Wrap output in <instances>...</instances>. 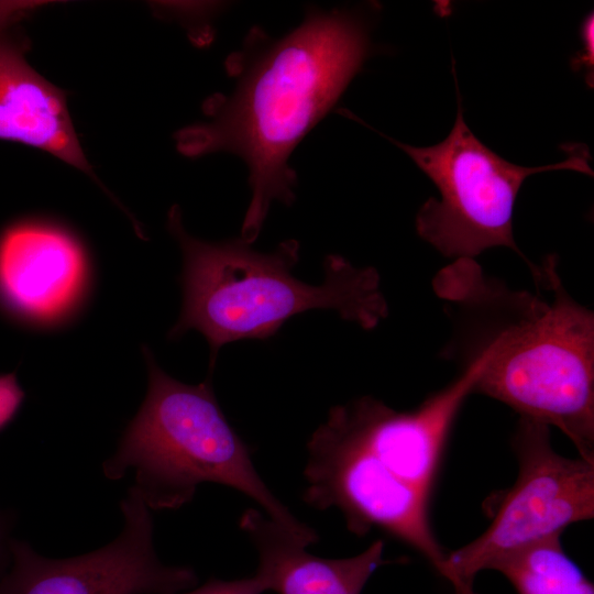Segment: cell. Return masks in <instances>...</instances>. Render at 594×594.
Listing matches in <instances>:
<instances>
[{"instance_id":"1","label":"cell","mask_w":594,"mask_h":594,"mask_svg":"<svg viewBox=\"0 0 594 594\" xmlns=\"http://www.w3.org/2000/svg\"><path fill=\"white\" fill-rule=\"evenodd\" d=\"M531 272L534 292L474 258L440 270L432 286L453 326L444 353L474 371L473 392L558 428L594 462V314L565 290L553 255Z\"/></svg>"},{"instance_id":"2","label":"cell","mask_w":594,"mask_h":594,"mask_svg":"<svg viewBox=\"0 0 594 594\" xmlns=\"http://www.w3.org/2000/svg\"><path fill=\"white\" fill-rule=\"evenodd\" d=\"M369 51V23L358 10L308 7L301 23L279 38L254 26L226 59L233 89L205 102L208 121L176 133L186 156L227 152L245 162L252 195L240 238L246 243L260 235L274 201H295L289 157L338 102Z\"/></svg>"},{"instance_id":"3","label":"cell","mask_w":594,"mask_h":594,"mask_svg":"<svg viewBox=\"0 0 594 594\" xmlns=\"http://www.w3.org/2000/svg\"><path fill=\"white\" fill-rule=\"evenodd\" d=\"M169 232L183 252V307L168 337L197 330L210 346V370L227 343L274 336L289 318L311 309H330L364 329L375 328L388 314L375 268L355 267L330 254L324 280L310 285L292 271L299 261L297 240L262 253L241 238L212 243L187 233L180 209L170 208Z\"/></svg>"},{"instance_id":"4","label":"cell","mask_w":594,"mask_h":594,"mask_svg":"<svg viewBox=\"0 0 594 594\" xmlns=\"http://www.w3.org/2000/svg\"><path fill=\"white\" fill-rule=\"evenodd\" d=\"M145 398L119 444L102 463L112 481L131 476L133 490L151 510L178 509L199 485L215 483L253 499L263 513L309 544L317 531L296 518L256 471L248 446L224 417L211 375L190 385L165 373L147 348Z\"/></svg>"},{"instance_id":"5","label":"cell","mask_w":594,"mask_h":594,"mask_svg":"<svg viewBox=\"0 0 594 594\" xmlns=\"http://www.w3.org/2000/svg\"><path fill=\"white\" fill-rule=\"evenodd\" d=\"M406 152L437 186L440 198H430L416 217L418 234L441 254L474 258L481 252L506 246L518 252L513 234V210L525 179L553 169L593 175L586 148L571 150L560 163L524 167L505 161L486 147L469 129L461 103L449 135L428 147L389 139Z\"/></svg>"},{"instance_id":"6","label":"cell","mask_w":594,"mask_h":594,"mask_svg":"<svg viewBox=\"0 0 594 594\" xmlns=\"http://www.w3.org/2000/svg\"><path fill=\"white\" fill-rule=\"evenodd\" d=\"M512 447L518 475L503 494L491 525L448 552L450 570L469 594L475 593L476 574L495 558L594 518V462L559 454L550 427L528 418L519 419Z\"/></svg>"},{"instance_id":"7","label":"cell","mask_w":594,"mask_h":594,"mask_svg":"<svg viewBox=\"0 0 594 594\" xmlns=\"http://www.w3.org/2000/svg\"><path fill=\"white\" fill-rule=\"evenodd\" d=\"M307 453V504L321 510L339 509L355 536L373 528L385 531L419 552L455 594H465L432 530L429 496L398 477L330 418L311 435Z\"/></svg>"},{"instance_id":"8","label":"cell","mask_w":594,"mask_h":594,"mask_svg":"<svg viewBox=\"0 0 594 594\" xmlns=\"http://www.w3.org/2000/svg\"><path fill=\"white\" fill-rule=\"evenodd\" d=\"M120 509V534L85 554L45 558L30 543L12 538L0 594H172L196 586L191 568L158 559L152 510L133 490H128Z\"/></svg>"},{"instance_id":"9","label":"cell","mask_w":594,"mask_h":594,"mask_svg":"<svg viewBox=\"0 0 594 594\" xmlns=\"http://www.w3.org/2000/svg\"><path fill=\"white\" fill-rule=\"evenodd\" d=\"M474 384V371L463 369L459 377L411 410H396L363 396L332 407L328 417L398 477L430 497L453 424Z\"/></svg>"},{"instance_id":"10","label":"cell","mask_w":594,"mask_h":594,"mask_svg":"<svg viewBox=\"0 0 594 594\" xmlns=\"http://www.w3.org/2000/svg\"><path fill=\"white\" fill-rule=\"evenodd\" d=\"M85 278L81 246L59 229L23 223L0 239V297L25 318L47 321L64 315Z\"/></svg>"},{"instance_id":"11","label":"cell","mask_w":594,"mask_h":594,"mask_svg":"<svg viewBox=\"0 0 594 594\" xmlns=\"http://www.w3.org/2000/svg\"><path fill=\"white\" fill-rule=\"evenodd\" d=\"M15 14L0 4V140L38 147L94 175L74 132L64 94L25 59L24 40L11 30Z\"/></svg>"},{"instance_id":"12","label":"cell","mask_w":594,"mask_h":594,"mask_svg":"<svg viewBox=\"0 0 594 594\" xmlns=\"http://www.w3.org/2000/svg\"><path fill=\"white\" fill-rule=\"evenodd\" d=\"M258 554L257 573L266 592L277 594H361L371 575L386 560L384 541L374 540L349 558L326 559L307 551L310 546L255 508L239 520Z\"/></svg>"},{"instance_id":"13","label":"cell","mask_w":594,"mask_h":594,"mask_svg":"<svg viewBox=\"0 0 594 594\" xmlns=\"http://www.w3.org/2000/svg\"><path fill=\"white\" fill-rule=\"evenodd\" d=\"M486 570L502 573L518 594H594L593 583L556 535L495 558Z\"/></svg>"},{"instance_id":"14","label":"cell","mask_w":594,"mask_h":594,"mask_svg":"<svg viewBox=\"0 0 594 594\" xmlns=\"http://www.w3.org/2000/svg\"><path fill=\"white\" fill-rule=\"evenodd\" d=\"M265 592L264 582L255 573L254 575L235 580L211 579L199 587L172 594H263Z\"/></svg>"},{"instance_id":"15","label":"cell","mask_w":594,"mask_h":594,"mask_svg":"<svg viewBox=\"0 0 594 594\" xmlns=\"http://www.w3.org/2000/svg\"><path fill=\"white\" fill-rule=\"evenodd\" d=\"M23 398L16 376L13 373L0 375V429L12 419Z\"/></svg>"},{"instance_id":"16","label":"cell","mask_w":594,"mask_h":594,"mask_svg":"<svg viewBox=\"0 0 594 594\" xmlns=\"http://www.w3.org/2000/svg\"><path fill=\"white\" fill-rule=\"evenodd\" d=\"M593 14H588L582 24V38L584 44V51L582 54L573 61V67L584 68L586 73V80L588 85L593 82V65H594V50H593Z\"/></svg>"},{"instance_id":"17","label":"cell","mask_w":594,"mask_h":594,"mask_svg":"<svg viewBox=\"0 0 594 594\" xmlns=\"http://www.w3.org/2000/svg\"><path fill=\"white\" fill-rule=\"evenodd\" d=\"M12 537L9 534V524L2 510H0V579L10 565V544Z\"/></svg>"}]
</instances>
